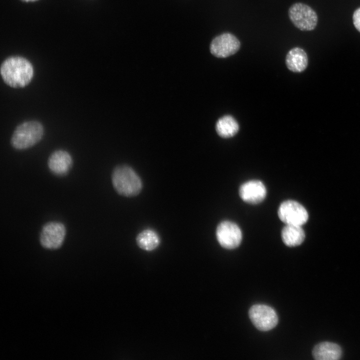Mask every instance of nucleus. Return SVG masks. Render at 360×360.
<instances>
[{"instance_id":"1","label":"nucleus","mask_w":360,"mask_h":360,"mask_svg":"<svg viewBox=\"0 0 360 360\" xmlns=\"http://www.w3.org/2000/svg\"><path fill=\"white\" fill-rule=\"evenodd\" d=\"M0 74L4 82L14 88H24L32 81L34 68L26 58L18 56H10L0 66Z\"/></svg>"},{"instance_id":"2","label":"nucleus","mask_w":360,"mask_h":360,"mask_svg":"<svg viewBox=\"0 0 360 360\" xmlns=\"http://www.w3.org/2000/svg\"><path fill=\"white\" fill-rule=\"evenodd\" d=\"M112 182L115 191L120 195L132 198L138 195L142 189V180L130 166H116L112 173Z\"/></svg>"},{"instance_id":"3","label":"nucleus","mask_w":360,"mask_h":360,"mask_svg":"<svg viewBox=\"0 0 360 360\" xmlns=\"http://www.w3.org/2000/svg\"><path fill=\"white\" fill-rule=\"evenodd\" d=\"M44 133V126L40 122L26 121L16 127L10 139V144L18 150L28 149L38 143Z\"/></svg>"},{"instance_id":"4","label":"nucleus","mask_w":360,"mask_h":360,"mask_svg":"<svg viewBox=\"0 0 360 360\" xmlns=\"http://www.w3.org/2000/svg\"><path fill=\"white\" fill-rule=\"evenodd\" d=\"M288 14L293 24L302 31L314 30L317 26L318 17L316 12L305 4H292L288 9Z\"/></svg>"},{"instance_id":"5","label":"nucleus","mask_w":360,"mask_h":360,"mask_svg":"<svg viewBox=\"0 0 360 360\" xmlns=\"http://www.w3.org/2000/svg\"><path fill=\"white\" fill-rule=\"evenodd\" d=\"M66 234L64 224L60 222L51 221L45 224L40 234L42 246L48 250L60 248L63 244Z\"/></svg>"},{"instance_id":"6","label":"nucleus","mask_w":360,"mask_h":360,"mask_svg":"<svg viewBox=\"0 0 360 360\" xmlns=\"http://www.w3.org/2000/svg\"><path fill=\"white\" fill-rule=\"evenodd\" d=\"M248 314L254 326L261 331L270 330L278 322V317L276 311L265 304L252 306L249 310Z\"/></svg>"},{"instance_id":"7","label":"nucleus","mask_w":360,"mask_h":360,"mask_svg":"<svg viewBox=\"0 0 360 360\" xmlns=\"http://www.w3.org/2000/svg\"><path fill=\"white\" fill-rule=\"evenodd\" d=\"M240 47V42L237 37L230 32L222 33L212 40L210 53L218 58H226L236 53Z\"/></svg>"},{"instance_id":"8","label":"nucleus","mask_w":360,"mask_h":360,"mask_svg":"<svg viewBox=\"0 0 360 360\" xmlns=\"http://www.w3.org/2000/svg\"><path fill=\"white\" fill-rule=\"evenodd\" d=\"M280 219L286 224L302 226L308 219L306 209L298 202L288 200L282 202L278 210Z\"/></svg>"},{"instance_id":"9","label":"nucleus","mask_w":360,"mask_h":360,"mask_svg":"<svg viewBox=\"0 0 360 360\" xmlns=\"http://www.w3.org/2000/svg\"><path fill=\"white\" fill-rule=\"evenodd\" d=\"M216 236L220 245L227 249L237 248L242 239V232L238 226L230 221H223L218 224Z\"/></svg>"},{"instance_id":"10","label":"nucleus","mask_w":360,"mask_h":360,"mask_svg":"<svg viewBox=\"0 0 360 360\" xmlns=\"http://www.w3.org/2000/svg\"><path fill=\"white\" fill-rule=\"evenodd\" d=\"M73 160L71 155L67 151L58 150L50 156L48 166L50 172L56 176L66 175L72 168Z\"/></svg>"},{"instance_id":"11","label":"nucleus","mask_w":360,"mask_h":360,"mask_svg":"<svg viewBox=\"0 0 360 360\" xmlns=\"http://www.w3.org/2000/svg\"><path fill=\"white\" fill-rule=\"evenodd\" d=\"M264 185L260 180H252L243 184L240 188L239 194L245 202L257 204L262 202L266 196Z\"/></svg>"},{"instance_id":"12","label":"nucleus","mask_w":360,"mask_h":360,"mask_svg":"<svg viewBox=\"0 0 360 360\" xmlns=\"http://www.w3.org/2000/svg\"><path fill=\"white\" fill-rule=\"evenodd\" d=\"M285 62L286 67L290 70L294 72H301L308 66V58L306 53L302 48L295 47L288 52Z\"/></svg>"},{"instance_id":"13","label":"nucleus","mask_w":360,"mask_h":360,"mask_svg":"<svg viewBox=\"0 0 360 360\" xmlns=\"http://www.w3.org/2000/svg\"><path fill=\"white\" fill-rule=\"evenodd\" d=\"M340 346L330 342H322L316 345L312 350V356L317 360H336L342 356Z\"/></svg>"},{"instance_id":"14","label":"nucleus","mask_w":360,"mask_h":360,"mask_svg":"<svg viewBox=\"0 0 360 360\" xmlns=\"http://www.w3.org/2000/svg\"><path fill=\"white\" fill-rule=\"evenodd\" d=\"M282 238L284 243L290 247L301 244L305 238V234L301 226L286 224L282 230Z\"/></svg>"},{"instance_id":"15","label":"nucleus","mask_w":360,"mask_h":360,"mask_svg":"<svg viewBox=\"0 0 360 360\" xmlns=\"http://www.w3.org/2000/svg\"><path fill=\"white\" fill-rule=\"evenodd\" d=\"M239 128L238 122L230 115H225L220 118L216 124L218 134L224 138L234 136L238 132Z\"/></svg>"},{"instance_id":"16","label":"nucleus","mask_w":360,"mask_h":360,"mask_svg":"<svg viewBox=\"0 0 360 360\" xmlns=\"http://www.w3.org/2000/svg\"><path fill=\"white\" fill-rule=\"evenodd\" d=\"M138 246L142 250L152 252L156 249L160 244V238L154 230L148 228L140 232L136 237Z\"/></svg>"},{"instance_id":"17","label":"nucleus","mask_w":360,"mask_h":360,"mask_svg":"<svg viewBox=\"0 0 360 360\" xmlns=\"http://www.w3.org/2000/svg\"><path fill=\"white\" fill-rule=\"evenodd\" d=\"M352 20L354 27L360 32V8L354 12L352 16Z\"/></svg>"},{"instance_id":"18","label":"nucleus","mask_w":360,"mask_h":360,"mask_svg":"<svg viewBox=\"0 0 360 360\" xmlns=\"http://www.w3.org/2000/svg\"><path fill=\"white\" fill-rule=\"evenodd\" d=\"M22 0L26 2H34V1H36L37 0Z\"/></svg>"}]
</instances>
